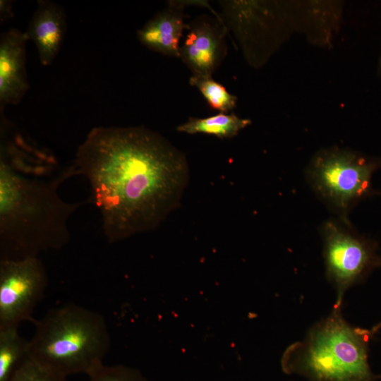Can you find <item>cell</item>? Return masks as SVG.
<instances>
[{
	"instance_id": "1",
	"label": "cell",
	"mask_w": 381,
	"mask_h": 381,
	"mask_svg": "<svg viewBox=\"0 0 381 381\" xmlns=\"http://www.w3.org/2000/svg\"><path fill=\"white\" fill-rule=\"evenodd\" d=\"M90 187L110 243L155 229L179 199L187 177L184 155L145 127L93 128L73 161Z\"/></svg>"
},
{
	"instance_id": "2",
	"label": "cell",
	"mask_w": 381,
	"mask_h": 381,
	"mask_svg": "<svg viewBox=\"0 0 381 381\" xmlns=\"http://www.w3.org/2000/svg\"><path fill=\"white\" fill-rule=\"evenodd\" d=\"M47 150L1 122L0 260H20L59 250L71 239L68 220L85 202L71 203L59 186L77 176Z\"/></svg>"
},
{
	"instance_id": "3",
	"label": "cell",
	"mask_w": 381,
	"mask_h": 381,
	"mask_svg": "<svg viewBox=\"0 0 381 381\" xmlns=\"http://www.w3.org/2000/svg\"><path fill=\"white\" fill-rule=\"evenodd\" d=\"M341 306L312 325L302 341L284 352L281 364L286 374L310 381H375L369 362L370 329L348 322Z\"/></svg>"
},
{
	"instance_id": "4",
	"label": "cell",
	"mask_w": 381,
	"mask_h": 381,
	"mask_svg": "<svg viewBox=\"0 0 381 381\" xmlns=\"http://www.w3.org/2000/svg\"><path fill=\"white\" fill-rule=\"evenodd\" d=\"M33 323L28 356L53 372L66 377L89 376L104 365L111 337L99 313L69 303L50 310Z\"/></svg>"
},
{
	"instance_id": "5",
	"label": "cell",
	"mask_w": 381,
	"mask_h": 381,
	"mask_svg": "<svg viewBox=\"0 0 381 381\" xmlns=\"http://www.w3.org/2000/svg\"><path fill=\"white\" fill-rule=\"evenodd\" d=\"M380 169V158L332 147L312 157L305 176L315 194L337 218L350 221L353 208L375 194L373 176Z\"/></svg>"
},
{
	"instance_id": "6",
	"label": "cell",
	"mask_w": 381,
	"mask_h": 381,
	"mask_svg": "<svg viewBox=\"0 0 381 381\" xmlns=\"http://www.w3.org/2000/svg\"><path fill=\"white\" fill-rule=\"evenodd\" d=\"M320 231L325 276L337 293L334 305L342 306L346 291L381 266L378 246L359 234L350 221L337 217L325 220Z\"/></svg>"
},
{
	"instance_id": "7",
	"label": "cell",
	"mask_w": 381,
	"mask_h": 381,
	"mask_svg": "<svg viewBox=\"0 0 381 381\" xmlns=\"http://www.w3.org/2000/svg\"><path fill=\"white\" fill-rule=\"evenodd\" d=\"M48 277L39 257L0 260V329L34 322L33 313L42 299Z\"/></svg>"
},
{
	"instance_id": "8",
	"label": "cell",
	"mask_w": 381,
	"mask_h": 381,
	"mask_svg": "<svg viewBox=\"0 0 381 381\" xmlns=\"http://www.w3.org/2000/svg\"><path fill=\"white\" fill-rule=\"evenodd\" d=\"M226 32L220 17L204 15L189 23L179 58L192 75L212 76L227 54Z\"/></svg>"
},
{
	"instance_id": "9",
	"label": "cell",
	"mask_w": 381,
	"mask_h": 381,
	"mask_svg": "<svg viewBox=\"0 0 381 381\" xmlns=\"http://www.w3.org/2000/svg\"><path fill=\"white\" fill-rule=\"evenodd\" d=\"M25 32L12 28L0 40V103L17 104L30 87L26 72Z\"/></svg>"
},
{
	"instance_id": "10",
	"label": "cell",
	"mask_w": 381,
	"mask_h": 381,
	"mask_svg": "<svg viewBox=\"0 0 381 381\" xmlns=\"http://www.w3.org/2000/svg\"><path fill=\"white\" fill-rule=\"evenodd\" d=\"M183 4L170 1L168 7L159 11L137 31L140 42L162 54L180 56V42L189 24L185 22Z\"/></svg>"
},
{
	"instance_id": "11",
	"label": "cell",
	"mask_w": 381,
	"mask_h": 381,
	"mask_svg": "<svg viewBox=\"0 0 381 381\" xmlns=\"http://www.w3.org/2000/svg\"><path fill=\"white\" fill-rule=\"evenodd\" d=\"M66 28V15L61 6L51 1L39 0L25 33L35 44L43 66L53 63L62 44Z\"/></svg>"
},
{
	"instance_id": "12",
	"label": "cell",
	"mask_w": 381,
	"mask_h": 381,
	"mask_svg": "<svg viewBox=\"0 0 381 381\" xmlns=\"http://www.w3.org/2000/svg\"><path fill=\"white\" fill-rule=\"evenodd\" d=\"M251 123L248 119L238 117L234 113H219L207 118L190 117L177 126L178 131L188 134H207L219 138H231Z\"/></svg>"
},
{
	"instance_id": "13",
	"label": "cell",
	"mask_w": 381,
	"mask_h": 381,
	"mask_svg": "<svg viewBox=\"0 0 381 381\" xmlns=\"http://www.w3.org/2000/svg\"><path fill=\"white\" fill-rule=\"evenodd\" d=\"M28 342L18 327L0 329V381H8L28 356Z\"/></svg>"
},
{
	"instance_id": "14",
	"label": "cell",
	"mask_w": 381,
	"mask_h": 381,
	"mask_svg": "<svg viewBox=\"0 0 381 381\" xmlns=\"http://www.w3.org/2000/svg\"><path fill=\"white\" fill-rule=\"evenodd\" d=\"M189 83L198 89L212 109L220 113H229L236 108L238 100L236 96L229 92L212 76L192 75Z\"/></svg>"
},
{
	"instance_id": "15",
	"label": "cell",
	"mask_w": 381,
	"mask_h": 381,
	"mask_svg": "<svg viewBox=\"0 0 381 381\" xmlns=\"http://www.w3.org/2000/svg\"><path fill=\"white\" fill-rule=\"evenodd\" d=\"M8 381H67L29 356L20 364Z\"/></svg>"
},
{
	"instance_id": "16",
	"label": "cell",
	"mask_w": 381,
	"mask_h": 381,
	"mask_svg": "<svg viewBox=\"0 0 381 381\" xmlns=\"http://www.w3.org/2000/svg\"><path fill=\"white\" fill-rule=\"evenodd\" d=\"M89 377L90 381H147L138 370L122 365H102Z\"/></svg>"
},
{
	"instance_id": "17",
	"label": "cell",
	"mask_w": 381,
	"mask_h": 381,
	"mask_svg": "<svg viewBox=\"0 0 381 381\" xmlns=\"http://www.w3.org/2000/svg\"><path fill=\"white\" fill-rule=\"evenodd\" d=\"M0 16L1 21L6 20L13 16L11 1L5 0L0 1Z\"/></svg>"
},
{
	"instance_id": "18",
	"label": "cell",
	"mask_w": 381,
	"mask_h": 381,
	"mask_svg": "<svg viewBox=\"0 0 381 381\" xmlns=\"http://www.w3.org/2000/svg\"><path fill=\"white\" fill-rule=\"evenodd\" d=\"M370 329L373 336L377 333L381 329V320Z\"/></svg>"
},
{
	"instance_id": "19",
	"label": "cell",
	"mask_w": 381,
	"mask_h": 381,
	"mask_svg": "<svg viewBox=\"0 0 381 381\" xmlns=\"http://www.w3.org/2000/svg\"><path fill=\"white\" fill-rule=\"evenodd\" d=\"M379 73L381 75V57H380V63H379Z\"/></svg>"
}]
</instances>
